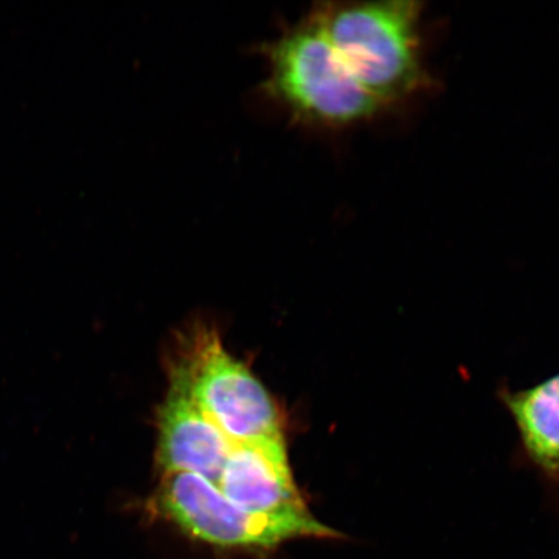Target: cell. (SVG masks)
<instances>
[{"label": "cell", "instance_id": "5b68a950", "mask_svg": "<svg viewBox=\"0 0 559 559\" xmlns=\"http://www.w3.org/2000/svg\"><path fill=\"white\" fill-rule=\"evenodd\" d=\"M169 383L157 415L159 471L199 475L215 487L230 453L240 442L210 421L183 388Z\"/></svg>", "mask_w": 559, "mask_h": 559}, {"label": "cell", "instance_id": "52a82bcc", "mask_svg": "<svg viewBox=\"0 0 559 559\" xmlns=\"http://www.w3.org/2000/svg\"><path fill=\"white\" fill-rule=\"evenodd\" d=\"M498 396L519 431L522 457L559 489V373L524 390L501 388Z\"/></svg>", "mask_w": 559, "mask_h": 559}, {"label": "cell", "instance_id": "277c9868", "mask_svg": "<svg viewBox=\"0 0 559 559\" xmlns=\"http://www.w3.org/2000/svg\"><path fill=\"white\" fill-rule=\"evenodd\" d=\"M210 421L236 442L283 438L282 415L263 383L230 355L218 332L194 328L169 369Z\"/></svg>", "mask_w": 559, "mask_h": 559}, {"label": "cell", "instance_id": "7a4b0ae2", "mask_svg": "<svg viewBox=\"0 0 559 559\" xmlns=\"http://www.w3.org/2000/svg\"><path fill=\"white\" fill-rule=\"evenodd\" d=\"M146 510L153 519L170 524L188 539L235 554L265 556L295 540L347 539L311 512L250 513L191 473L163 474Z\"/></svg>", "mask_w": 559, "mask_h": 559}, {"label": "cell", "instance_id": "3957f363", "mask_svg": "<svg viewBox=\"0 0 559 559\" xmlns=\"http://www.w3.org/2000/svg\"><path fill=\"white\" fill-rule=\"evenodd\" d=\"M267 55L269 93L299 121L345 128L383 108L335 50L317 13L284 33Z\"/></svg>", "mask_w": 559, "mask_h": 559}, {"label": "cell", "instance_id": "6da1fadb", "mask_svg": "<svg viewBox=\"0 0 559 559\" xmlns=\"http://www.w3.org/2000/svg\"><path fill=\"white\" fill-rule=\"evenodd\" d=\"M421 12L412 0H390L328 4L317 16L356 80L384 108L428 86Z\"/></svg>", "mask_w": 559, "mask_h": 559}, {"label": "cell", "instance_id": "8992f818", "mask_svg": "<svg viewBox=\"0 0 559 559\" xmlns=\"http://www.w3.org/2000/svg\"><path fill=\"white\" fill-rule=\"evenodd\" d=\"M215 488L250 513L311 512L293 477L284 437L237 445Z\"/></svg>", "mask_w": 559, "mask_h": 559}]
</instances>
